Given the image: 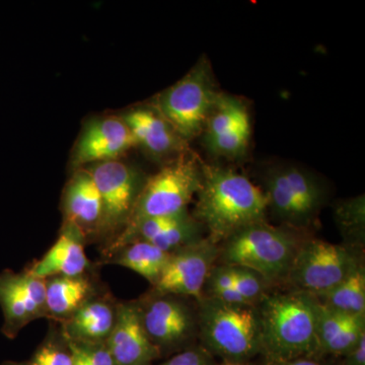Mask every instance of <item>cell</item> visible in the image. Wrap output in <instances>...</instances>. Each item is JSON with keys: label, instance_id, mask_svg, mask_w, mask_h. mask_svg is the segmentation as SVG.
I'll use <instances>...</instances> for the list:
<instances>
[{"label": "cell", "instance_id": "obj_5", "mask_svg": "<svg viewBox=\"0 0 365 365\" xmlns=\"http://www.w3.org/2000/svg\"><path fill=\"white\" fill-rule=\"evenodd\" d=\"M202 182V165L187 153L146 179L124 230L150 218L178 215L188 209Z\"/></svg>", "mask_w": 365, "mask_h": 365}, {"label": "cell", "instance_id": "obj_34", "mask_svg": "<svg viewBox=\"0 0 365 365\" xmlns=\"http://www.w3.org/2000/svg\"><path fill=\"white\" fill-rule=\"evenodd\" d=\"M4 365H29V364H4Z\"/></svg>", "mask_w": 365, "mask_h": 365}, {"label": "cell", "instance_id": "obj_31", "mask_svg": "<svg viewBox=\"0 0 365 365\" xmlns=\"http://www.w3.org/2000/svg\"><path fill=\"white\" fill-rule=\"evenodd\" d=\"M339 365H365V336L343 355Z\"/></svg>", "mask_w": 365, "mask_h": 365}, {"label": "cell", "instance_id": "obj_2", "mask_svg": "<svg viewBox=\"0 0 365 365\" xmlns=\"http://www.w3.org/2000/svg\"><path fill=\"white\" fill-rule=\"evenodd\" d=\"M261 354L267 361L322 357L317 336V299L306 292H268L257 304Z\"/></svg>", "mask_w": 365, "mask_h": 365}, {"label": "cell", "instance_id": "obj_7", "mask_svg": "<svg viewBox=\"0 0 365 365\" xmlns=\"http://www.w3.org/2000/svg\"><path fill=\"white\" fill-rule=\"evenodd\" d=\"M263 182L268 211L285 227L297 230L312 225L325 203L321 182L297 165L271 167Z\"/></svg>", "mask_w": 365, "mask_h": 365}, {"label": "cell", "instance_id": "obj_15", "mask_svg": "<svg viewBox=\"0 0 365 365\" xmlns=\"http://www.w3.org/2000/svg\"><path fill=\"white\" fill-rule=\"evenodd\" d=\"M134 145L133 135L122 118H102L86 125L76 143L74 158L78 165L109 162L119 160Z\"/></svg>", "mask_w": 365, "mask_h": 365}, {"label": "cell", "instance_id": "obj_11", "mask_svg": "<svg viewBox=\"0 0 365 365\" xmlns=\"http://www.w3.org/2000/svg\"><path fill=\"white\" fill-rule=\"evenodd\" d=\"M181 297L155 294L138 302L146 334L160 351L184 345L198 334L197 311Z\"/></svg>", "mask_w": 365, "mask_h": 365}, {"label": "cell", "instance_id": "obj_33", "mask_svg": "<svg viewBox=\"0 0 365 365\" xmlns=\"http://www.w3.org/2000/svg\"><path fill=\"white\" fill-rule=\"evenodd\" d=\"M223 365H242V364H230V362H225V364Z\"/></svg>", "mask_w": 365, "mask_h": 365}, {"label": "cell", "instance_id": "obj_13", "mask_svg": "<svg viewBox=\"0 0 365 365\" xmlns=\"http://www.w3.org/2000/svg\"><path fill=\"white\" fill-rule=\"evenodd\" d=\"M204 230L203 225L187 209L178 215L143 220L130 230H123L110 252L114 253L131 242L143 241L172 254L200 242L206 237H203Z\"/></svg>", "mask_w": 365, "mask_h": 365}, {"label": "cell", "instance_id": "obj_25", "mask_svg": "<svg viewBox=\"0 0 365 365\" xmlns=\"http://www.w3.org/2000/svg\"><path fill=\"white\" fill-rule=\"evenodd\" d=\"M335 218L343 244L351 248L364 249L365 241L364 196L355 197L338 203Z\"/></svg>", "mask_w": 365, "mask_h": 365}, {"label": "cell", "instance_id": "obj_9", "mask_svg": "<svg viewBox=\"0 0 365 365\" xmlns=\"http://www.w3.org/2000/svg\"><path fill=\"white\" fill-rule=\"evenodd\" d=\"M86 170L102 199V232H114L126 227L146 181L143 175L133 165L120 160L93 163Z\"/></svg>", "mask_w": 365, "mask_h": 365}, {"label": "cell", "instance_id": "obj_6", "mask_svg": "<svg viewBox=\"0 0 365 365\" xmlns=\"http://www.w3.org/2000/svg\"><path fill=\"white\" fill-rule=\"evenodd\" d=\"M218 95L210 63L203 57L175 85L158 95L155 110L187 143L205 129Z\"/></svg>", "mask_w": 365, "mask_h": 365}, {"label": "cell", "instance_id": "obj_19", "mask_svg": "<svg viewBox=\"0 0 365 365\" xmlns=\"http://www.w3.org/2000/svg\"><path fill=\"white\" fill-rule=\"evenodd\" d=\"M64 209L66 223L76 225L83 235L102 232L103 204L90 173L78 170L66 190Z\"/></svg>", "mask_w": 365, "mask_h": 365}, {"label": "cell", "instance_id": "obj_18", "mask_svg": "<svg viewBox=\"0 0 365 365\" xmlns=\"http://www.w3.org/2000/svg\"><path fill=\"white\" fill-rule=\"evenodd\" d=\"M317 336L322 357H342L365 336V314L340 313L317 299Z\"/></svg>", "mask_w": 365, "mask_h": 365}, {"label": "cell", "instance_id": "obj_29", "mask_svg": "<svg viewBox=\"0 0 365 365\" xmlns=\"http://www.w3.org/2000/svg\"><path fill=\"white\" fill-rule=\"evenodd\" d=\"M29 365H73V357L66 347L50 341L41 346Z\"/></svg>", "mask_w": 365, "mask_h": 365}, {"label": "cell", "instance_id": "obj_10", "mask_svg": "<svg viewBox=\"0 0 365 365\" xmlns=\"http://www.w3.org/2000/svg\"><path fill=\"white\" fill-rule=\"evenodd\" d=\"M218 254L220 245L207 237L170 254L160 279L153 285L155 294L193 297L199 302Z\"/></svg>", "mask_w": 365, "mask_h": 365}, {"label": "cell", "instance_id": "obj_23", "mask_svg": "<svg viewBox=\"0 0 365 365\" xmlns=\"http://www.w3.org/2000/svg\"><path fill=\"white\" fill-rule=\"evenodd\" d=\"M325 306L347 314H365L364 264L326 294L314 297Z\"/></svg>", "mask_w": 365, "mask_h": 365}, {"label": "cell", "instance_id": "obj_17", "mask_svg": "<svg viewBox=\"0 0 365 365\" xmlns=\"http://www.w3.org/2000/svg\"><path fill=\"white\" fill-rule=\"evenodd\" d=\"M83 242L85 235L79 228L66 223L55 244L29 272L44 280L57 276L83 275L90 266Z\"/></svg>", "mask_w": 365, "mask_h": 365}, {"label": "cell", "instance_id": "obj_4", "mask_svg": "<svg viewBox=\"0 0 365 365\" xmlns=\"http://www.w3.org/2000/svg\"><path fill=\"white\" fill-rule=\"evenodd\" d=\"M198 335L209 353L230 364L261 354V324L257 304H230L203 297L198 302Z\"/></svg>", "mask_w": 365, "mask_h": 365}, {"label": "cell", "instance_id": "obj_21", "mask_svg": "<svg viewBox=\"0 0 365 365\" xmlns=\"http://www.w3.org/2000/svg\"><path fill=\"white\" fill-rule=\"evenodd\" d=\"M93 288L85 276H57L46 279L47 317L66 321L93 299Z\"/></svg>", "mask_w": 365, "mask_h": 365}, {"label": "cell", "instance_id": "obj_24", "mask_svg": "<svg viewBox=\"0 0 365 365\" xmlns=\"http://www.w3.org/2000/svg\"><path fill=\"white\" fill-rule=\"evenodd\" d=\"M244 126H251L246 105L240 98L220 93L206 122L204 143Z\"/></svg>", "mask_w": 365, "mask_h": 365}, {"label": "cell", "instance_id": "obj_26", "mask_svg": "<svg viewBox=\"0 0 365 365\" xmlns=\"http://www.w3.org/2000/svg\"><path fill=\"white\" fill-rule=\"evenodd\" d=\"M250 137H251V126H244L204 143L212 155L234 158H239L247 150Z\"/></svg>", "mask_w": 365, "mask_h": 365}, {"label": "cell", "instance_id": "obj_16", "mask_svg": "<svg viewBox=\"0 0 365 365\" xmlns=\"http://www.w3.org/2000/svg\"><path fill=\"white\" fill-rule=\"evenodd\" d=\"M122 119L133 135L135 145H140L153 157H179L184 153L186 141L155 109L132 110Z\"/></svg>", "mask_w": 365, "mask_h": 365}, {"label": "cell", "instance_id": "obj_8", "mask_svg": "<svg viewBox=\"0 0 365 365\" xmlns=\"http://www.w3.org/2000/svg\"><path fill=\"white\" fill-rule=\"evenodd\" d=\"M364 264L361 250L322 240H304L285 283L314 297L326 294Z\"/></svg>", "mask_w": 365, "mask_h": 365}, {"label": "cell", "instance_id": "obj_28", "mask_svg": "<svg viewBox=\"0 0 365 365\" xmlns=\"http://www.w3.org/2000/svg\"><path fill=\"white\" fill-rule=\"evenodd\" d=\"M73 365H116L105 344H86L66 339Z\"/></svg>", "mask_w": 365, "mask_h": 365}, {"label": "cell", "instance_id": "obj_30", "mask_svg": "<svg viewBox=\"0 0 365 365\" xmlns=\"http://www.w3.org/2000/svg\"><path fill=\"white\" fill-rule=\"evenodd\" d=\"M160 365H212L209 352L201 348L185 350Z\"/></svg>", "mask_w": 365, "mask_h": 365}, {"label": "cell", "instance_id": "obj_12", "mask_svg": "<svg viewBox=\"0 0 365 365\" xmlns=\"http://www.w3.org/2000/svg\"><path fill=\"white\" fill-rule=\"evenodd\" d=\"M0 307L4 316L2 332L14 338L31 322L47 317L46 280L29 271L0 273Z\"/></svg>", "mask_w": 365, "mask_h": 365}, {"label": "cell", "instance_id": "obj_32", "mask_svg": "<svg viewBox=\"0 0 365 365\" xmlns=\"http://www.w3.org/2000/svg\"><path fill=\"white\" fill-rule=\"evenodd\" d=\"M262 365H331L324 357H300L284 361H267L265 360Z\"/></svg>", "mask_w": 365, "mask_h": 365}, {"label": "cell", "instance_id": "obj_3", "mask_svg": "<svg viewBox=\"0 0 365 365\" xmlns=\"http://www.w3.org/2000/svg\"><path fill=\"white\" fill-rule=\"evenodd\" d=\"M302 241L294 228L254 223L220 244L216 263L253 270L272 287L285 283Z\"/></svg>", "mask_w": 365, "mask_h": 365}, {"label": "cell", "instance_id": "obj_27", "mask_svg": "<svg viewBox=\"0 0 365 365\" xmlns=\"http://www.w3.org/2000/svg\"><path fill=\"white\" fill-rule=\"evenodd\" d=\"M235 287L249 304H257L269 292L270 284L260 274L248 268L232 266Z\"/></svg>", "mask_w": 365, "mask_h": 365}, {"label": "cell", "instance_id": "obj_22", "mask_svg": "<svg viewBox=\"0 0 365 365\" xmlns=\"http://www.w3.org/2000/svg\"><path fill=\"white\" fill-rule=\"evenodd\" d=\"M170 256V253L150 242L134 241L112 253V263L143 276L153 287L160 279Z\"/></svg>", "mask_w": 365, "mask_h": 365}, {"label": "cell", "instance_id": "obj_14", "mask_svg": "<svg viewBox=\"0 0 365 365\" xmlns=\"http://www.w3.org/2000/svg\"><path fill=\"white\" fill-rule=\"evenodd\" d=\"M105 346L116 365H150L162 352L146 334L136 302L116 306V319Z\"/></svg>", "mask_w": 365, "mask_h": 365}, {"label": "cell", "instance_id": "obj_1", "mask_svg": "<svg viewBox=\"0 0 365 365\" xmlns=\"http://www.w3.org/2000/svg\"><path fill=\"white\" fill-rule=\"evenodd\" d=\"M193 216L220 245L242 228L266 222L267 199L260 187L235 170L202 165Z\"/></svg>", "mask_w": 365, "mask_h": 365}, {"label": "cell", "instance_id": "obj_20", "mask_svg": "<svg viewBox=\"0 0 365 365\" xmlns=\"http://www.w3.org/2000/svg\"><path fill=\"white\" fill-rule=\"evenodd\" d=\"M116 319V307L91 299L64 321V338L86 344H105Z\"/></svg>", "mask_w": 365, "mask_h": 365}]
</instances>
